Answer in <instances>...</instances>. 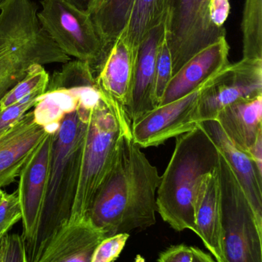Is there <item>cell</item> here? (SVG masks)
Listing matches in <instances>:
<instances>
[{
    "label": "cell",
    "mask_w": 262,
    "mask_h": 262,
    "mask_svg": "<svg viewBox=\"0 0 262 262\" xmlns=\"http://www.w3.org/2000/svg\"><path fill=\"white\" fill-rule=\"evenodd\" d=\"M134 2L135 0H91L87 11L106 53L126 29Z\"/></svg>",
    "instance_id": "cell-21"
},
{
    "label": "cell",
    "mask_w": 262,
    "mask_h": 262,
    "mask_svg": "<svg viewBox=\"0 0 262 262\" xmlns=\"http://www.w3.org/2000/svg\"><path fill=\"white\" fill-rule=\"evenodd\" d=\"M37 18L42 29L68 56L97 70L106 52L88 11L67 0H42Z\"/></svg>",
    "instance_id": "cell-6"
},
{
    "label": "cell",
    "mask_w": 262,
    "mask_h": 262,
    "mask_svg": "<svg viewBox=\"0 0 262 262\" xmlns=\"http://www.w3.org/2000/svg\"><path fill=\"white\" fill-rule=\"evenodd\" d=\"M198 125L211 137L238 179L258 221L262 223V175L247 152L237 147L218 121H203Z\"/></svg>",
    "instance_id": "cell-17"
},
{
    "label": "cell",
    "mask_w": 262,
    "mask_h": 262,
    "mask_svg": "<svg viewBox=\"0 0 262 262\" xmlns=\"http://www.w3.org/2000/svg\"><path fill=\"white\" fill-rule=\"evenodd\" d=\"M136 52L137 48L128 42L121 34L109 48L95 77L100 93L124 110L133 79Z\"/></svg>",
    "instance_id": "cell-15"
},
{
    "label": "cell",
    "mask_w": 262,
    "mask_h": 262,
    "mask_svg": "<svg viewBox=\"0 0 262 262\" xmlns=\"http://www.w3.org/2000/svg\"><path fill=\"white\" fill-rule=\"evenodd\" d=\"M130 130L124 108L100 93L89 117L70 220L89 219L94 195L112 166L122 137Z\"/></svg>",
    "instance_id": "cell-4"
},
{
    "label": "cell",
    "mask_w": 262,
    "mask_h": 262,
    "mask_svg": "<svg viewBox=\"0 0 262 262\" xmlns=\"http://www.w3.org/2000/svg\"><path fill=\"white\" fill-rule=\"evenodd\" d=\"M230 13L229 0H210L209 4V17L215 29L226 31L224 25Z\"/></svg>",
    "instance_id": "cell-30"
},
{
    "label": "cell",
    "mask_w": 262,
    "mask_h": 262,
    "mask_svg": "<svg viewBox=\"0 0 262 262\" xmlns=\"http://www.w3.org/2000/svg\"><path fill=\"white\" fill-rule=\"evenodd\" d=\"M67 1L82 10L87 11L91 0H67Z\"/></svg>",
    "instance_id": "cell-34"
},
{
    "label": "cell",
    "mask_w": 262,
    "mask_h": 262,
    "mask_svg": "<svg viewBox=\"0 0 262 262\" xmlns=\"http://www.w3.org/2000/svg\"><path fill=\"white\" fill-rule=\"evenodd\" d=\"M220 152L199 125L176 137L156 193L160 216L176 232L197 233L195 206L203 179L218 167Z\"/></svg>",
    "instance_id": "cell-3"
},
{
    "label": "cell",
    "mask_w": 262,
    "mask_h": 262,
    "mask_svg": "<svg viewBox=\"0 0 262 262\" xmlns=\"http://www.w3.org/2000/svg\"><path fill=\"white\" fill-rule=\"evenodd\" d=\"M193 261L192 262H216L213 257L197 247H193Z\"/></svg>",
    "instance_id": "cell-33"
},
{
    "label": "cell",
    "mask_w": 262,
    "mask_h": 262,
    "mask_svg": "<svg viewBox=\"0 0 262 262\" xmlns=\"http://www.w3.org/2000/svg\"><path fill=\"white\" fill-rule=\"evenodd\" d=\"M104 234L89 219L70 220L35 262H91Z\"/></svg>",
    "instance_id": "cell-16"
},
{
    "label": "cell",
    "mask_w": 262,
    "mask_h": 262,
    "mask_svg": "<svg viewBox=\"0 0 262 262\" xmlns=\"http://www.w3.org/2000/svg\"><path fill=\"white\" fill-rule=\"evenodd\" d=\"M70 58L65 54L43 29L20 43L0 58V101L12 90L35 64L65 63Z\"/></svg>",
    "instance_id": "cell-11"
},
{
    "label": "cell",
    "mask_w": 262,
    "mask_h": 262,
    "mask_svg": "<svg viewBox=\"0 0 262 262\" xmlns=\"http://www.w3.org/2000/svg\"><path fill=\"white\" fill-rule=\"evenodd\" d=\"M241 31L243 58L262 59V0H246Z\"/></svg>",
    "instance_id": "cell-23"
},
{
    "label": "cell",
    "mask_w": 262,
    "mask_h": 262,
    "mask_svg": "<svg viewBox=\"0 0 262 262\" xmlns=\"http://www.w3.org/2000/svg\"><path fill=\"white\" fill-rule=\"evenodd\" d=\"M42 29L31 0H6L0 8V58Z\"/></svg>",
    "instance_id": "cell-20"
},
{
    "label": "cell",
    "mask_w": 262,
    "mask_h": 262,
    "mask_svg": "<svg viewBox=\"0 0 262 262\" xmlns=\"http://www.w3.org/2000/svg\"><path fill=\"white\" fill-rule=\"evenodd\" d=\"M161 176L132 140L122 137L113 163L97 189L89 217L105 237L144 229L156 223V193Z\"/></svg>",
    "instance_id": "cell-1"
},
{
    "label": "cell",
    "mask_w": 262,
    "mask_h": 262,
    "mask_svg": "<svg viewBox=\"0 0 262 262\" xmlns=\"http://www.w3.org/2000/svg\"><path fill=\"white\" fill-rule=\"evenodd\" d=\"M166 33L165 21L151 29L137 48L133 79L125 112L131 123L156 107L154 83L158 49Z\"/></svg>",
    "instance_id": "cell-12"
},
{
    "label": "cell",
    "mask_w": 262,
    "mask_h": 262,
    "mask_svg": "<svg viewBox=\"0 0 262 262\" xmlns=\"http://www.w3.org/2000/svg\"><path fill=\"white\" fill-rule=\"evenodd\" d=\"M217 169L206 176L200 185L195 201V224L196 235L215 261L225 262L221 249V202Z\"/></svg>",
    "instance_id": "cell-18"
},
{
    "label": "cell",
    "mask_w": 262,
    "mask_h": 262,
    "mask_svg": "<svg viewBox=\"0 0 262 262\" xmlns=\"http://www.w3.org/2000/svg\"><path fill=\"white\" fill-rule=\"evenodd\" d=\"M217 170L225 262H262V223L221 152Z\"/></svg>",
    "instance_id": "cell-5"
},
{
    "label": "cell",
    "mask_w": 262,
    "mask_h": 262,
    "mask_svg": "<svg viewBox=\"0 0 262 262\" xmlns=\"http://www.w3.org/2000/svg\"><path fill=\"white\" fill-rule=\"evenodd\" d=\"M22 219L23 212L18 192H4L0 200V239Z\"/></svg>",
    "instance_id": "cell-27"
},
{
    "label": "cell",
    "mask_w": 262,
    "mask_h": 262,
    "mask_svg": "<svg viewBox=\"0 0 262 262\" xmlns=\"http://www.w3.org/2000/svg\"><path fill=\"white\" fill-rule=\"evenodd\" d=\"M247 154L253 161L258 172L262 175V135L257 139L256 141L251 146Z\"/></svg>",
    "instance_id": "cell-32"
},
{
    "label": "cell",
    "mask_w": 262,
    "mask_h": 262,
    "mask_svg": "<svg viewBox=\"0 0 262 262\" xmlns=\"http://www.w3.org/2000/svg\"><path fill=\"white\" fill-rule=\"evenodd\" d=\"M99 98L97 88L88 92L75 109L63 117L52 132L47 184L36 234L26 252L28 262L36 261L70 220L89 117Z\"/></svg>",
    "instance_id": "cell-2"
},
{
    "label": "cell",
    "mask_w": 262,
    "mask_h": 262,
    "mask_svg": "<svg viewBox=\"0 0 262 262\" xmlns=\"http://www.w3.org/2000/svg\"><path fill=\"white\" fill-rule=\"evenodd\" d=\"M6 1V0H0V8H1V6L4 4L5 2Z\"/></svg>",
    "instance_id": "cell-36"
},
{
    "label": "cell",
    "mask_w": 262,
    "mask_h": 262,
    "mask_svg": "<svg viewBox=\"0 0 262 262\" xmlns=\"http://www.w3.org/2000/svg\"><path fill=\"white\" fill-rule=\"evenodd\" d=\"M49 78V74L43 66L35 64L32 66L26 76L0 101V110L21 101L34 92L46 90Z\"/></svg>",
    "instance_id": "cell-24"
},
{
    "label": "cell",
    "mask_w": 262,
    "mask_h": 262,
    "mask_svg": "<svg viewBox=\"0 0 262 262\" xmlns=\"http://www.w3.org/2000/svg\"><path fill=\"white\" fill-rule=\"evenodd\" d=\"M0 262H28L22 235L8 233L0 239Z\"/></svg>",
    "instance_id": "cell-29"
},
{
    "label": "cell",
    "mask_w": 262,
    "mask_h": 262,
    "mask_svg": "<svg viewBox=\"0 0 262 262\" xmlns=\"http://www.w3.org/2000/svg\"><path fill=\"white\" fill-rule=\"evenodd\" d=\"M212 79L192 93L158 106L131 123L133 141L140 148L158 146L196 128L200 96Z\"/></svg>",
    "instance_id": "cell-9"
},
{
    "label": "cell",
    "mask_w": 262,
    "mask_h": 262,
    "mask_svg": "<svg viewBox=\"0 0 262 262\" xmlns=\"http://www.w3.org/2000/svg\"><path fill=\"white\" fill-rule=\"evenodd\" d=\"M215 121L232 143L247 152L262 135V95L226 107Z\"/></svg>",
    "instance_id": "cell-19"
},
{
    "label": "cell",
    "mask_w": 262,
    "mask_h": 262,
    "mask_svg": "<svg viewBox=\"0 0 262 262\" xmlns=\"http://www.w3.org/2000/svg\"><path fill=\"white\" fill-rule=\"evenodd\" d=\"M192 246L184 244L172 246L162 252L158 255V262H192Z\"/></svg>",
    "instance_id": "cell-31"
},
{
    "label": "cell",
    "mask_w": 262,
    "mask_h": 262,
    "mask_svg": "<svg viewBox=\"0 0 262 262\" xmlns=\"http://www.w3.org/2000/svg\"><path fill=\"white\" fill-rule=\"evenodd\" d=\"M133 262H146V260L143 258L142 255H138L136 257H135V260H134Z\"/></svg>",
    "instance_id": "cell-35"
},
{
    "label": "cell",
    "mask_w": 262,
    "mask_h": 262,
    "mask_svg": "<svg viewBox=\"0 0 262 262\" xmlns=\"http://www.w3.org/2000/svg\"><path fill=\"white\" fill-rule=\"evenodd\" d=\"M49 133L35 122L33 112H29L0 136V189L19 177L26 162Z\"/></svg>",
    "instance_id": "cell-13"
},
{
    "label": "cell",
    "mask_w": 262,
    "mask_h": 262,
    "mask_svg": "<svg viewBox=\"0 0 262 262\" xmlns=\"http://www.w3.org/2000/svg\"><path fill=\"white\" fill-rule=\"evenodd\" d=\"M52 132L45 137L19 174L18 192L23 212V234L26 252L36 234L42 205L47 184Z\"/></svg>",
    "instance_id": "cell-10"
},
{
    "label": "cell",
    "mask_w": 262,
    "mask_h": 262,
    "mask_svg": "<svg viewBox=\"0 0 262 262\" xmlns=\"http://www.w3.org/2000/svg\"><path fill=\"white\" fill-rule=\"evenodd\" d=\"M229 49L226 38H223L194 55L174 74L159 105L192 93L218 75L230 64Z\"/></svg>",
    "instance_id": "cell-14"
},
{
    "label": "cell",
    "mask_w": 262,
    "mask_h": 262,
    "mask_svg": "<svg viewBox=\"0 0 262 262\" xmlns=\"http://www.w3.org/2000/svg\"><path fill=\"white\" fill-rule=\"evenodd\" d=\"M129 238V234L119 233L104 238L99 243L91 262H114L119 257Z\"/></svg>",
    "instance_id": "cell-28"
},
{
    "label": "cell",
    "mask_w": 262,
    "mask_h": 262,
    "mask_svg": "<svg viewBox=\"0 0 262 262\" xmlns=\"http://www.w3.org/2000/svg\"><path fill=\"white\" fill-rule=\"evenodd\" d=\"M166 0H135L126 29L122 35L138 48L146 34L164 21Z\"/></svg>",
    "instance_id": "cell-22"
},
{
    "label": "cell",
    "mask_w": 262,
    "mask_h": 262,
    "mask_svg": "<svg viewBox=\"0 0 262 262\" xmlns=\"http://www.w3.org/2000/svg\"><path fill=\"white\" fill-rule=\"evenodd\" d=\"M262 95V59L229 64L205 88L198 107V124L216 119L229 106Z\"/></svg>",
    "instance_id": "cell-8"
},
{
    "label": "cell",
    "mask_w": 262,
    "mask_h": 262,
    "mask_svg": "<svg viewBox=\"0 0 262 262\" xmlns=\"http://www.w3.org/2000/svg\"><path fill=\"white\" fill-rule=\"evenodd\" d=\"M210 0H166V38L172 60V76L190 58L226 38L209 17Z\"/></svg>",
    "instance_id": "cell-7"
},
{
    "label": "cell",
    "mask_w": 262,
    "mask_h": 262,
    "mask_svg": "<svg viewBox=\"0 0 262 262\" xmlns=\"http://www.w3.org/2000/svg\"><path fill=\"white\" fill-rule=\"evenodd\" d=\"M46 90L38 91L31 94L21 101L0 110V136L16 124L26 113L38 102Z\"/></svg>",
    "instance_id": "cell-26"
},
{
    "label": "cell",
    "mask_w": 262,
    "mask_h": 262,
    "mask_svg": "<svg viewBox=\"0 0 262 262\" xmlns=\"http://www.w3.org/2000/svg\"><path fill=\"white\" fill-rule=\"evenodd\" d=\"M172 77V60L166 35L162 41L157 56L154 83V100L156 107L159 105L165 91Z\"/></svg>",
    "instance_id": "cell-25"
}]
</instances>
